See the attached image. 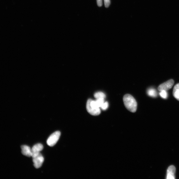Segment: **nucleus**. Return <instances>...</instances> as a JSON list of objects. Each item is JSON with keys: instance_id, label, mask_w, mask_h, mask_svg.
Returning <instances> with one entry per match:
<instances>
[{"instance_id": "10", "label": "nucleus", "mask_w": 179, "mask_h": 179, "mask_svg": "<svg viewBox=\"0 0 179 179\" xmlns=\"http://www.w3.org/2000/svg\"><path fill=\"white\" fill-rule=\"evenodd\" d=\"M147 94L148 95L152 97H156L157 96V93L156 90L150 88L147 91Z\"/></svg>"}, {"instance_id": "7", "label": "nucleus", "mask_w": 179, "mask_h": 179, "mask_svg": "<svg viewBox=\"0 0 179 179\" xmlns=\"http://www.w3.org/2000/svg\"><path fill=\"white\" fill-rule=\"evenodd\" d=\"M176 171V169L175 166H169L167 170V179H175Z\"/></svg>"}, {"instance_id": "9", "label": "nucleus", "mask_w": 179, "mask_h": 179, "mask_svg": "<svg viewBox=\"0 0 179 179\" xmlns=\"http://www.w3.org/2000/svg\"><path fill=\"white\" fill-rule=\"evenodd\" d=\"M173 95L174 97L179 101V83L176 85L174 87Z\"/></svg>"}, {"instance_id": "11", "label": "nucleus", "mask_w": 179, "mask_h": 179, "mask_svg": "<svg viewBox=\"0 0 179 179\" xmlns=\"http://www.w3.org/2000/svg\"><path fill=\"white\" fill-rule=\"evenodd\" d=\"M94 97L96 99H105L106 96L105 94L102 92H99L96 93L94 95Z\"/></svg>"}, {"instance_id": "8", "label": "nucleus", "mask_w": 179, "mask_h": 179, "mask_svg": "<svg viewBox=\"0 0 179 179\" xmlns=\"http://www.w3.org/2000/svg\"><path fill=\"white\" fill-rule=\"evenodd\" d=\"M22 154L24 156L28 157H32V149L27 145H23L21 146Z\"/></svg>"}, {"instance_id": "1", "label": "nucleus", "mask_w": 179, "mask_h": 179, "mask_svg": "<svg viewBox=\"0 0 179 179\" xmlns=\"http://www.w3.org/2000/svg\"><path fill=\"white\" fill-rule=\"evenodd\" d=\"M123 101L125 106L129 111L133 112L136 111L137 103L132 96L130 94H126L124 96Z\"/></svg>"}, {"instance_id": "3", "label": "nucleus", "mask_w": 179, "mask_h": 179, "mask_svg": "<svg viewBox=\"0 0 179 179\" xmlns=\"http://www.w3.org/2000/svg\"><path fill=\"white\" fill-rule=\"evenodd\" d=\"M60 132L57 131L53 133L49 137L47 140V144L49 146L53 147L57 143L60 138Z\"/></svg>"}, {"instance_id": "6", "label": "nucleus", "mask_w": 179, "mask_h": 179, "mask_svg": "<svg viewBox=\"0 0 179 179\" xmlns=\"http://www.w3.org/2000/svg\"><path fill=\"white\" fill-rule=\"evenodd\" d=\"M43 146L41 144H37L33 146L32 148V157H36L40 153V152L43 149Z\"/></svg>"}, {"instance_id": "4", "label": "nucleus", "mask_w": 179, "mask_h": 179, "mask_svg": "<svg viewBox=\"0 0 179 179\" xmlns=\"http://www.w3.org/2000/svg\"><path fill=\"white\" fill-rule=\"evenodd\" d=\"M174 81L173 79H170L162 83L159 86L158 90L160 91L162 90L168 91L173 86Z\"/></svg>"}, {"instance_id": "14", "label": "nucleus", "mask_w": 179, "mask_h": 179, "mask_svg": "<svg viewBox=\"0 0 179 179\" xmlns=\"http://www.w3.org/2000/svg\"><path fill=\"white\" fill-rule=\"evenodd\" d=\"M108 107H109V103L108 102H105L101 106V108L103 110H105L108 109Z\"/></svg>"}, {"instance_id": "15", "label": "nucleus", "mask_w": 179, "mask_h": 179, "mask_svg": "<svg viewBox=\"0 0 179 179\" xmlns=\"http://www.w3.org/2000/svg\"><path fill=\"white\" fill-rule=\"evenodd\" d=\"M105 6L106 8H108L110 4V0H104Z\"/></svg>"}, {"instance_id": "12", "label": "nucleus", "mask_w": 179, "mask_h": 179, "mask_svg": "<svg viewBox=\"0 0 179 179\" xmlns=\"http://www.w3.org/2000/svg\"><path fill=\"white\" fill-rule=\"evenodd\" d=\"M96 103L98 106L100 108L102 106L103 103L105 102L104 99H96Z\"/></svg>"}, {"instance_id": "16", "label": "nucleus", "mask_w": 179, "mask_h": 179, "mask_svg": "<svg viewBox=\"0 0 179 179\" xmlns=\"http://www.w3.org/2000/svg\"><path fill=\"white\" fill-rule=\"evenodd\" d=\"M98 6L101 7L103 5V0H96Z\"/></svg>"}, {"instance_id": "5", "label": "nucleus", "mask_w": 179, "mask_h": 179, "mask_svg": "<svg viewBox=\"0 0 179 179\" xmlns=\"http://www.w3.org/2000/svg\"><path fill=\"white\" fill-rule=\"evenodd\" d=\"M44 160V157L41 153L36 157H33V161L35 168L36 169L40 168L43 163Z\"/></svg>"}, {"instance_id": "13", "label": "nucleus", "mask_w": 179, "mask_h": 179, "mask_svg": "<svg viewBox=\"0 0 179 179\" xmlns=\"http://www.w3.org/2000/svg\"><path fill=\"white\" fill-rule=\"evenodd\" d=\"M160 95L161 97L164 99H166L168 97V94L166 91L162 90L160 91Z\"/></svg>"}, {"instance_id": "2", "label": "nucleus", "mask_w": 179, "mask_h": 179, "mask_svg": "<svg viewBox=\"0 0 179 179\" xmlns=\"http://www.w3.org/2000/svg\"><path fill=\"white\" fill-rule=\"evenodd\" d=\"M96 101L89 99L87 103L86 109L90 114L93 115H98L101 113V110Z\"/></svg>"}]
</instances>
